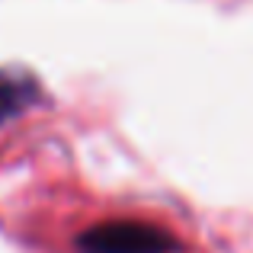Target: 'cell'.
Instances as JSON below:
<instances>
[{
	"label": "cell",
	"mask_w": 253,
	"mask_h": 253,
	"mask_svg": "<svg viewBox=\"0 0 253 253\" xmlns=\"http://www.w3.org/2000/svg\"><path fill=\"white\" fill-rule=\"evenodd\" d=\"M74 247L77 253H179L183 244L161 224L116 218L86 228Z\"/></svg>",
	"instance_id": "1"
},
{
	"label": "cell",
	"mask_w": 253,
	"mask_h": 253,
	"mask_svg": "<svg viewBox=\"0 0 253 253\" xmlns=\"http://www.w3.org/2000/svg\"><path fill=\"white\" fill-rule=\"evenodd\" d=\"M42 99V86L29 71H0V125L13 122Z\"/></svg>",
	"instance_id": "2"
}]
</instances>
